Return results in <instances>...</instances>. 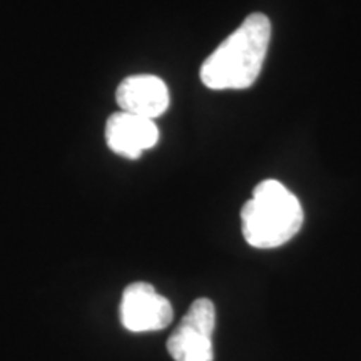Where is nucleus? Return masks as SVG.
I'll return each instance as SVG.
<instances>
[{"mask_svg":"<svg viewBox=\"0 0 361 361\" xmlns=\"http://www.w3.org/2000/svg\"><path fill=\"white\" fill-rule=\"evenodd\" d=\"M271 20L264 13H251L213 54L202 62L200 75L214 90L247 89L256 82L268 56Z\"/></svg>","mask_w":361,"mask_h":361,"instance_id":"nucleus-1","label":"nucleus"},{"mask_svg":"<svg viewBox=\"0 0 361 361\" xmlns=\"http://www.w3.org/2000/svg\"><path fill=\"white\" fill-rule=\"evenodd\" d=\"M303 219V207L295 194L276 179H264L241 209L243 236L252 247L273 250L291 241Z\"/></svg>","mask_w":361,"mask_h":361,"instance_id":"nucleus-2","label":"nucleus"},{"mask_svg":"<svg viewBox=\"0 0 361 361\" xmlns=\"http://www.w3.org/2000/svg\"><path fill=\"white\" fill-rule=\"evenodd\" d=\"M216 308L207 298L191 305L168 340V351L174 361H213V333Z\"/></svg>","mask_w":361,"mask_h":361,"instance_id":"nucleus-3","label":"nucleus"},{"mask_svg":"<svg viewBox=\"0 0 361 361\" xmlns=\"http://www.w3.org/2000/svg\"><path fill=\"white\" fill-rule=\"evenodd\" d=\"M173 305L149 283L129 284L121 300V323L128 331L147 333L168 328L173 322Z\"/></svg>","mask_w":361,"mask_h":361,"instance_id":"nucleus-4","label":"nucleus"},{"mask_svg":"<svg viewBox=\"0 0 361 361\" xmlns=\"http://www.w3.org/2000/svg\"><path fill=\"white\" fill-rule=\"evenodd\" d=\"M159 141V129L154 119H147L129 112H116L107 119L106 142L112 152L139 159L144 151L154 147Z\"/></svg>","mask_w":361,"mask_h":361,"instance_id":"nucleus-5","label":"nucleus"},{"mask_svg":"<svg viewBox=\"0 0 361 361\" xmlns=\"http://www.w3.org/2000/svg\"><path fill=\"white\" fill-rule=\"evenodd\" d=\"M117 106L123 112L147 119H156L169 107V89L157 75L137 74L129 75L116 90Z\"/></svg>","mask_w":361,"mask_h":361,"instance_id":"nucleus-6","label":"nucleus"}]
</instances>
